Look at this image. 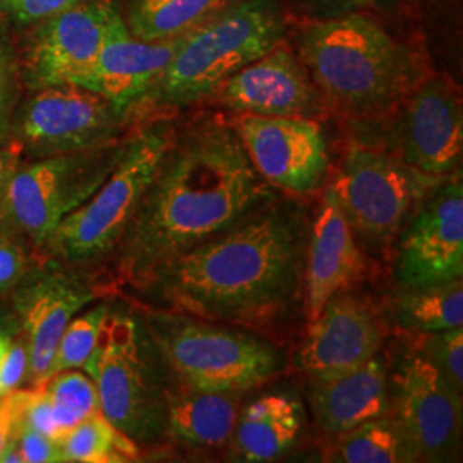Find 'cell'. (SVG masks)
Listing matches in <instances>:
<instances>
[{"instance_id":"31","label":"cell","mask_w":463,"mask_h":463,"mask_svg":"<svg viewBox=\"0 0 463 463\" xmlns=\"http://www.w3.org/2000/svg\"><path fill=\"white\" fill-rule=\"evenodd\" d=\"M36 261L38 252L32 242L0 222V298H7L14 290Z\"/></svg>"},{"instance_id":"2","label":"cell","mask_w":463,"mask_h":463,"mask_svg":"<svg viewBox=\"0 0 463 463\" xmlns=\"http://www.w3.org/2000/svg\"><path fill=\"white\" fill-rule=\"evenodd\" d=\"M307 206L266 199L229 229L156 269L137 292L156 307L241 328H265L304 298Z\"/></svg>"},{"instance_id":"5","label":"cell","mask_w":463,"mask_h":463,"mask_svg":"<svg viewBox=\"0 0 463 463\" xmlns=\"http://www.w3.org/2000/svg\"><path fill=\"white\" fill-rule=\"evenodd\" d=\"M83 371L97 386L99 414L122 434L141 449L166 439V403L175 381L141 307L110 298L99 344Z\"/></svg>"},{"instance_id":"37","label":"cell","mask_w":463,"mask_h":463,"mask_svg":"<svg viewBox=\"0 0 463 463\" xmlns=\"http://www.w3.org/2000/svg\"><path fill=\"white\" fill-rule=\"evenodd\" d=\"M88 0H2L0 11L7 13L17 23L28 24L43 17L55 16Z\"/></svg>"},{"instance_id":"22","label":"cell","mask_w":463,"mask_h":463,"mask_svg":"<svg viewBox=\"0 0 463 463\" xmlns=\"http://www.w3.org/2000/svg\"><path fill=\"white\" fill-rule=\"evenodd\" d=\"M244 393L175 386L166 403V439L189 449L229 445Z\"/></svg>"},{"instance_id":"36","label":"cell","mask_w":463,"mask_h":463,"mask_svg":"<svg viewBox=\"0 0 463 463\" xmlns=\"http://www.w3.org/2000/svg\"><path fill=\"white\" fill-rule=\"evenodd\" d=\"M28 397L30 388H19L0 395V457L14 443L17 432L24 426L23 417Z\"/></svg>"},{"instance_id":"33","label":"cell","mask_w":463,"mask_h":463,"mask_svg":"<svg viewBox=\"0 0 463 463\" xmlns=\"http://www.w3.org/2000/svg\"><path fill=\"white\" fill-rule=\"evenodd\" d=\"M32 350L28 338L17 328L0 363V395L30 386Z\"/></svg>"},{"instance_id":"20","label":"cell","mask_w":463,"mask_h":463,"mask_svg":"<svg viewBox=\"0 0 463 463\" xmlns=\"http://www.w3.org/2000/svg\"><path fill=\"white\" fill-rule=\"evenodd\" d=\"M364 269L365 252L335 194L326 187L311 220L306 254L304 311L307 321L316 319L335 294L350 290L361 281Z\"/></svg>"},{"instance_id":"35","label":"cell","mask_w":463,"mask_h":463,"mask_svg":"<svg viewBox=\"0 0 463 463\" xmlns=\"http://www.w3.org/2000/svg\"><path fill=\"white\" fill-rule=\"evenodd\" d=\"M21 463H59L64 462L61 445L49 436L23 426L17 432L14 443L11 445Z\"/></svg>"},{"instance_id":"3","label":"cell","mask_w":463,"mask_h":463,"mask_svg":"<svg viewBox=\"0 0 463 463\" xmlns=\"http://www.w3.org/2000/svg\"><path fill=\"white\" fill-rule=\"evenodd\" d=\"M294 50L326 112L357 126L388 116L432 74L422 50L369 13L300 19Z\"/></svg>"},{"instance_id":"6","label":"cell","mask_w":463,"mask_h":463,"mask_svg":"<svg viewBox=\"0 0 463 463\" xmlns=\"http://www.w3.org/2000/svg\"><path fill=\"white\" fill-rule=\"evenodd\" d=\"M175 129L172 116L151 117L136 124L110 175L55 227L38 258L109 273L118 242L158 172Z\"/></svg>"},{"instance_id":"9","label":"cell","mask_w":463,"mask_h":463,"mask_svg":"<svg viewBox=\"0 0 463 463\" xmlns=\"http://www.w3.org/2000/svg\"><path fill=\"white\" fill-rule=\"evenodd\" d=\"M133 117L81 84L24 91L11 122V143L23 160L105 148L122 141Z\"/></svg>"},{"instance_id":"27","label":"cell","mask_w":463,"mask_h":463,"mask_svg":"<svg viewBox=\"0 0 463 463\" xmlns=\"http://www.w3.org/2000/svg\"><path fill=\"white\" fill-rule=\"evenodd\" d=\"M59 445L64 462H136L141 457V448L99 412L86 417L67 430Z\"/></svg>"},{"instance_id":"18","label":"cell","mask_w":463,"mask_h":463,"mask_svg":"<svg viewBox=\"0 0 463 463\" xmlns=\"http://www.w3.org/2000/svg\"><path fill=\"white\" fill-rule=\"evenodd\" d=\"M384 331L380 316L364 298L340 292L309 321L298 364L311 380L350 373L380 354Z\"/></svg>"},{"instance_id":"24","label":"cell","mask_w":463,"mask_h":463,"mask_svg":"<svg viewBox=\"0 0 463 463\" xmlns=\"http://www.w3.org/2000/svg\"><path fill=\"white\" fill-rule=\"evenodd\" d=\"M231 0H128L122 11L129 32L141 40H168L191 32Z\"/></svg>"},{"instance_id":"26","label":"cell","mask_w":463,"mask_h":463,"mask_svg":"<svg viewBox=\"0 0 463 463\" xmlns=\"http://www.w3.org/2000/svg\"><path fill=\"white\" fill-rule=\"evenodd\" d=\"M338 460L347 463L419 462L417 451L397 417L381 415L340 434Z\"/></svg>"},{"instance_id":"23","label":"cell","mask_w":463,"mask_h":463,"mask_svg":"<svg viewBox=\"0 0 463 463\" xmlns=\"http://www.w3.org/2000/svg\"><path fill=\"white\" fill-rule=\"evenodd\" d=\"M304 424V409L296 398L265 395L246 407L232 434L233 460L271 462L296 445Z\"/></svg>"},{"instance_id":"10","label":"cell","mask_w":463,"mask_h":463,"mask_svg":"<svg viewBox=\"0 0 463 463\" xmlns=\"http://www.w3.org/2000/svg\"><path fill=\"white\" fill-rule=\"evenodd\" d=\"M128 136L105 148L21 160L0 222L23 233L38 252L55 227L91 198L110 175Z\"/></svg>"},{"instance_id":"30","label":"cell","mask_w":463,"mask_h":463,"mask_svg":"<svg viewBox=\"0 0 463 463\" xmlns=\"http://www.w3.org/2000/svg\"><path fill=\"white\" fill-rule=\"evenodd\" d=\"M436 367L448 384L463 393V326L419 335L415 345Z\"/></svg>"},{"instance_id":"25","label":"cell","mask_w":463,"mask_h":463,"mask_svg":"<svg viewBox=\"0 0 463 463\" xmlns=\"http://www.w3.org/2000/svg\"><path fill=\"white\" fill-rule=\"evenodd\" d=\"M393 317L402 330L415 335L463 326L462 279L402 288L393 302Z\"/></svg>"},{"instance_id":"17","label":"cell","mask_w":463,"mask_h":463,"mask_svg":"<svg viewBox=\"0 0 463 463\" xmlns=\"http://www.w3.org/2000/svg\"><path fill=\"white\" fill-rule=\"evenodd\" d=\"M206 103L225 114L317 120L328 114L315 81L285 38L218 84Z\"/></svg>"},{"instance_id":"12","label":"cell","mask_w":463,"mask_h":463,"mask_svg":"<svg viewBox=\"0 0 463 463\" xmlns=\"http://www.w3.org/2000/svg\"><path fill=\"white\" fill-rule=\"evenodd\" d=\"M116 290L109 273L38 258L14 290L0 298L30 344L28 388H38L49 380L52 359L72 317L99 298H110Z\"/></svg>"},{"instance_id":"7","label":"cell","mask_w":463,"mask_h":463,"mask_svg":"<svg viewBox=\"0 0 463 463\" xmlns=\"http://www.w3.org/2000/svg\"><path fill=\"white\" fill-rule=\"evenodd\" d=\"M141 313L175 386L246 393L285 367L280 348L241 326L162 307Z\"/></svg>"},{"instance_id":"4","label":"cell","mask_w":463,"mask_h":463,"mask_svg":"<svg viewBox=\"0 0 463 463\" xmlns=\"http://www.w3.org/2000/svg\"><path fill=\"white\" fill-rule=\"evenodd\" d=\"M288 16L279 0L229 2L184 36L183 45L136 109L137 124L194 107L233 72L287 36Z\"/></svg>"},{"instance_id":"15","label":"cell","mask_w":463,"mask_h":463,"mask_svg":"<svg viewBox=\"0 0 463 463\" xmlns=\"http://www.w3.org/2000/svg\"><path fill=\"white\" fill-rule=\"evenodd\" d=\"M395 279L419 288L463 277V184L460 172L422 199L398 235Z\"/></svg>"},{"instance_id":"11","label":"cell","mask_w":463,"mask_h":463,"mask_svg":"<svg viewBox=\"0 0 463 463\" xmlns=\"http://www.w3.org/2000/svg\"><path fill=\"white\" fill-rule=\"evenodd\" d=\"M359 128L374 131L378 141L371 146L393 153L426 175L445 179L460 172L462 93L447 74L432 72L388 116Z\"/></svg>"},{"instance_id":"34","label":"cell","mask_w":463,"mask_h":463,"mask_svg":"<svg viewBox=\"0 0 463 463\" xmlns=\"http://www.w3.org/2000/svg\"><path fill=\"white\" fill-rule=\"evenodd\" d=\"M300 19H325L350 13H378L390 9L397 0H288Z\"/></svg>"},{"instance_id":"29","label":"cell","mask_w":463,"mask_h":463,"mask_svg":"<svg viewBox=\"0 0 463 463\" xmlns=\"http://www.w3.org/2000/svg\"><path fill=\"white\" fill-rule=\"evenodd\" d=\"M110 298H99L83 315L78 313L72 317L59 340L50 364L49 378L66 369H83L99 344V331L110 309Z\"/></svg>"},{"instance_id":"38","label":"cell","mask_w":463,"mask_h":463,"mask_svg":"<svg viewBox=\"0 0 463 463\" xmlns=\"http://www.w3.org/2000/svg\"><path fill=\"white\" fill-rule=\"evenodd\" d=\"M23 160L21 153L13 145H0V218L4 215L5 201L13 175L16 172L19 162Z\"/></svg>"},{"instance_id":"8","label":"cell","mask_w":463,"mask_h":463,"mask_svg":"<svg viewBox=\"0 0 463 463\" xmlns=\"http://www.w3.org/2000/svg\"><path fill=\"white\" fill-rule=\"evenodd\" d=\"M445 179L415 170L386 149L355 141L345 149L328 187L361 249L383 254L395 248L417 204Z\"/></svg>"},{"instance_id":"16","label":"cell","mask_w":463,"mask_h":463,"mask_svg":"<svg viewBox=\"0 0 463 463\" xmlns=\"http://www.w3.org/2000/svg\"><path fill=\"white\" fill-rule=\"evenodd\" d=\"M392 414L411 438L419 460L455 458L462 443V395L415 347L390 381Z\"/></svg>"},{"instance_id":"1","label":"cell","mask_w":463,"mask_h":463,"mask_svg":"<svg viewBox=\"0 0 463 463\" xmlns=\"http://www.w3.org/2000/svg\"><path fill=\"white\" fill-rule=\"evenodd\" d=\"M273 196L275 189L252 165L225 114L177 124L109 266L117 290L137 292L156 269Z\"/></svg>"},{"instance_id":"39","label":"cell","mask_w":463,"mask_h":463,"mask_svg":"<svg viewBox=\"0 0 463 463\" xmlns=\"http://www.w3.org/2000/svg\"><path fill=\"white\" fill-rule=\"evenodd\" d=\"M14 331H16L14 317L0 304V363H2L4 352H5V348L9 345Z\"/></svg>"},{"instance_id":"19","label":"cell","mask_w":463,"mask_h":463,"mask_svg":"<svg viewBox=\"0 0 463 463\" xmlns=\"http://www.w3.org/2000/svg\"><path fill=\"white\" fill-rule=\"evenodd\" d=\"M184 36L148 42L136 38L118 9L109 26L99 57L76 84L110 99L136 120V109L170 64Z\"/></svg>"},{"instance_id":"21","label":"cell","mask_w":463,"mask_h":463,"mask_svg":"<svg viewBox=\"0 0 463 463\" xmlns=\"http://www.w3.org/2000/svg\"><path fill=\"white\" fill-rule=\"evenodd\" d=\"M311 381L309 400L316 424L328 434L340 436L392 412L390 376L378 355L342 376Z\"/></svg>"},{"instance_id":"13","label":"cell","mask_w":463,"mask_h":463,"mask_svg":"<svg viewBox=\"0 0 463 463\" xmlns=\"http://www.w3.org/2000/svg\"><path fill=\"white\" fill-rule=\"evenodd\" d=\"M118 9L116 0H88L28 23L13 42L23 90L76 83L95 64Z\"/></svg>"},{"instance_id":"14","label":"cell","mask_w":463,"mask_h":463,"mask_svg":"<svg viewBox=\"0 0 463 463\" xmlns=\"http://www.w3.org/2000/svg\"><path fill=\"white\" fill-rule=\"evenodd\" d=\"M258 174L285 194L316 193L330 174L323 126L307 117L225 114Z\"/></svg>"},{"instance_id":"32","label":"cell","mask_w":463,"mask_h":463,"mask_svg":"<svg viewBox=\"0 0 463 463\" xmlns=\"http://www.w3.org/2000/svg\"><path fill=\"white\" fill-rule=\"evenodd\" d=\"M23 93L16 50L0 34V145L11 143V122Z\"/></svg>"},{"instance_id":"28","label":"cell","mask_w":463,"mask_h":463,"mask_svg":"<svg viewBox=\"0 0 463 463\" xmlns=\"http://www.w3.org/2000/svg\"><path fill=\"white\" fill-rule=\"evenodd\" d=\"M38 388L49 402L61 439L83 419L99 412L97 386L83 369L61 371Z\"/></svg>"},{"instance_id":"40","label":"cell","mask_w":463,"mask_h":463,"mask_svg":"<svg viewBox=\"0 0 463 463\" xmlns=\"http://www.w3.org/2000/svg\"><path fill=\"white\" fill-rule=\"evenodd\" d=\"M0 2H2V0H0Z\"/></svg>"}]
</instances>
